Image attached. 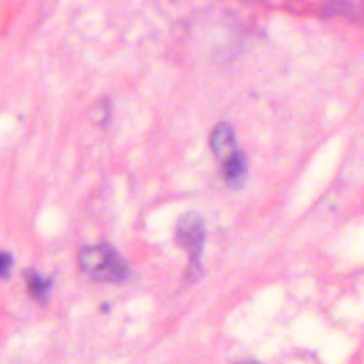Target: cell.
<instances>
[{
	"label": "cell",
	"instance_id": "cell-1",
	"mask_svg": "<svg viewBox=\"0 0 364 364\" xmlns=\"http://www.w3.org/2000/svg\"><path fill=\"white\" fill-rule=\"evenodd\" d=\"M210 149L220 164L226 183L240 186L247 178V159L236 144V135L230 124L223 121L213 128Z\"/></svg>",
	"mask_w": 364,
	"mask_h": 364
},
{
	"label": "cell",
	"instance_id": "cell-2",
	"mask_svg": "<svg viewBox=\"0 0 364 364\" xmlns=\"http://www.w3.org/2000/svg\"><path fill=\"white\" fill-rule=\"evenodd\" d=\"M78 264L84 273L100 282L121 283L129 276L127 260L107 243L82 247L78 255Z\"/></svg>",
	"mask_w": 364,
	"mask_h": 364
},
{
	"label": "cell",
	"instance_id": "cell-3",
	"mask_svg": "<svg viewBox=\"0 0 364 364\" xmlns=\"http://www.w3.org/2000/svg\"><path fill=\"white\" fill-rule=\"evenodd\" d=\"M176 240L189 256L191 270L198 272L205 243V223L199 213L188 212L181 216L176 226Z\"/></svg>",
	"mask_w": 364,
	"mask_h": 364
},
{
	"label": "cell",
	"instance_id": "cell-4",
	"mask_svg": "<svg viewBox=\"0 0 364 364\" xmlns=\"http://www.w3.org/2000/svg\"><path fill=\"white\" fill-rule=\"evenodd\" d=\"M24 279H26V284L30 296L38 301H44L51 290V284H53L51 279L31 269L24 270Z\"/></svg>",
	"mask_w": 364,
	"mask_h": 364
},
{
	"label": "cell",
	"instance_id": "cell-5",
	"mask_svg": "<svg viewBox=\"0 0 364 364\" xmlns=\"http://www.w3.org/2000/svg\"><path fill=\"white\" fill-rule=\"evenodd\" d=\"M13 256L10 252H0V279H4L10 274V270L13 267Z\"/></svg>",
	"mask_w": 364,
	"mask_h": 364
},
{
	"label": "cell",
	"instance_id": "cell-6",
	"mask_svg": "<svg viewBox=\"0 0 364 364\" xmlns=\"http://www.w3.org/2000/svg\"><path fill=\"white\" fill-rule=\"evenodd\" d=\"M237 364H260V363H256V361H245V363H237Z\"/></svg>",
	"mask_w": 364,
	"mask_h": 364
}]
</instances>
